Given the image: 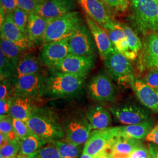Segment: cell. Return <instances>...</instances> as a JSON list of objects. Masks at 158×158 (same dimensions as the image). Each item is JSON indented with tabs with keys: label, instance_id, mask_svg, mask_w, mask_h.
Masks as SVG:
<instances>
[{
	"label": "cell",
	"instance_id": "d6986e66",
	"mask_svg": "<svg viewBox=\"0 0 158 158\" xmlns=\"http://www.w3.org/2000/svg\"><path fill=\"white\" fill-rule=\"evenodd\" d=\"M85 117L93 130L107 128L111 124V117L110 111L101 105L90 106L85 111Z\"/></svg>",
	"mask_w": 158,
	"mask_h": 158
},
{
	"label": "cell",
	"instance_id": "74e56055",
	"mask_svg": "<svg viewBox=\"0 0 158 158\" xmlns=\"http://www.w3.org/2000/svg\"><path fill=\"white\" fill-rule=\"evenodd\" d=\"M17 8L31 14L36 12L40 4L36 0H17Z\"/></svg>",
	"mask_w": 158,
	"mask_h": 158
},
{
	"label": "cell",
	"instance_id": "f546056e",
	"mask_svg": "<svg viewBox=\"0 0 158 158\" xmlns=\"http://www.w3.org/2000/svg\"><path fill=\"white\" fill-rule=\"evenodd\" d=\"M56 147L63 158H77L80 151L79 146L74 145L67 142L60 141L52 142Z\"/></svg>",
	"mask_w": 158,
	"mask_h": 158
},
{
	"label": "cell",
	"instance_id": "c3c4849f",
	"mask_svg": "<svg viewBox=\"0 0 158 158\" xmlns=\"http://www.w3.org/2000/svg\"><path fill=\"white\" fill-rule=\"evenodd\" d=\"M36 1L40 3V4H41L44 3V2H45L46 1H47V0H36Z\"/></svg>",
	"mask_w": 158,
	"mask_h": 158
},
{
	"label": "cell",
	"instance_id": "f907efd6",
	"mask_svg": "<svg viewBox=\"0 0 158 158\" xmlns=\"http://www.w3.org/2000/svg\"><path fill=\"white\" fill-rule=\"evenodd\" d=\"M20 156H21V155H20ZM22 156L23 158H27L26 157H25V156Z\"/></svg>",
	"mask_w": 158,
	"mask_h": 158
},
{
	"label": "cell",
	"instance_id": "52a82bcc",
	"mask_svg": "<svg viewBox=\"0 0 158 158\" xmlns=\"http://www.w3.org/2000/svg\"><path fill=\"white\" fill-rule=\"evenodd\" d=\"M46 77L42 74L26 75L17 79H9L14 96H22L32 100L44 96Z\"/></svg>",
	"mask_w": 158,
	"mask_h": 158
},
{
	"label": "cell",
	"instance_id": "484cf974",
	"mask_svg": "<svg viewBox=\"0 0 158 158\" xmlns=\"http://www.w3.org/2000/svg\"><path fill=\"white\" fill-rule=\"evenodd\" d=\"M144 40V61L147 68H158V32L145 36Z\"/></svg>",
	"mask_w": 158,
	"mask_h": 158
},
{
	"label": "cell",
	"instance_id": "e575fe53",
	"mask_svg": "<svg viewBox=\"0 0 158 158\" xmlns=\"http://www.w3.org/2000/svg\"><path fill=\"white\" fill-rule=\"evenodd\" d=\"M21 140L18 138L15 140L8 141L4 145L1 147V156L5 158H10L17 156L19 152Z\"/></svg>",
	"mask_w": 158,
	"mask_h": 158
},
{
	"label": "cell",
	"instance_id": "83f0119b",
	"mask_svg": "<svg viewBox=\"0 0 158 158\" xmlns=\"http://www.w3.org/2000/svg\"><path fill=\"white\" fill-rule=\"evenodd\" d=\"M47 142L33 134L21 141L19 155L27 157L40 149Z\"/></svg>",
	"mask_w": 158,
	"mask_h": 158
},
{
	"label": "cell",
	"instance_id": "f1b7e54d",
	"mask_svg": "<svg viewBox=\"0 0 158 158\" xmlns=\"http://www.w3.org/2000/svg\"><path fill=\"white\" fill-rule=\"evenodd\" d=\"M121 25L124 31L127 39L129 50L138 54L142 48V44L140 38L138 37L135 32L130 27L123 23H121Z\"/></svg>",
	"mask_w": 158,
	"mask_h": 158
},
{
	"label": "cell",
	"instance_id": "3957f363",
	"mask_svg": "<svg viewBox=\"0 0 158 158\" xmlns=\"http://www.w3.org/2000/svg\"><path fill=\"white\" fill-rule=\"evenodd\" d=\"M130 21L138 33L143 36L158 32V1L145 0L131 4Z\"/></svg>",
	"mask_w": 158,
	"mask_h": 158
},
{
	"label": "cell",
	"instance_id": "f35d334b",
	"mask_svg": "<svg viewBox=\"0 0 158 158\" xmlns=\"http://www.w3.org/2000/svg\"><path fill=\"white\" fill-rule=\"evenodd\" d=\"M143 81L155 90L158 89V68H152L147 73Z\"/></svg>",
	"mask_w": 158,
	"mask_h": 158
},
{
	"label": "cell",
	"instance_id": "d590c367",
	"mask_svg": "<svg viewBox=\"0 0 158 158\" xmlns=\"http://www.w3.org/2000/svg\"><path fill=\"white\" fill-rule=\"evenodd\" d=\"M13 124L17 136L21 141L34 134L25 121L13 118Z\"/></svg>",
	"mask_w": 158,
	"mask_h": 158
},
{
	"label": "cell",
	"instance_id": "8fae6325",
	"mask_svg": "<svg viewBox=\"0 0 158 158\" xmlns=\"http://www.w3.org/2000/svg\"><path fill=\"white\" fill-rule=\"evenodd\" d=\"M91 97L102 103L113 102L115 99V89L108 74L99 73L91 80L89 84Z\"/></svg>",
	"mask_w": 158,
	"mask_h": 158
},
{
	"label": "cell",
	"instance_id": "d4e9b609",
	"mask_svg": "<svg viewBox=\"0 0 158 158\" xmlns=\"http://www.w3.org/2000/svg\"><path fill=\"white\" fill-rule=\"evenodd\" d=\"M32 100L31 98L22 96H13L10 111L12 118L27 122L34 106Z\"/></svg>",
	"mask_w": 158,
	"mask_h": 158
},
{
	"label": "cell",
	"instance_id": "bcb514c9",
	"mask_svg": "<svg viewBox=\"0 0 158 158\" xmlns=\"http://www.w3.org/2000/svg\"><path fill=\"white\" fill-rule=\"evenodd\" d=\"M80 158H100V157H93V156H91L90 155H88V154H86L85 153H82V155L81 156Z\"/></svg>",
	"mask_w": 158,
	"mask_h": 158
},
{
	"label": "cell",
	"instance_id": "7c38bea8",
	"mask_svg": "<svg viewBox=\"0 0 158 158\" xmlns=\"http://www.w3.org/2000/svg\"><path fill=\"white\" fill-rule=\"evenodd\" d=\"M95 63V56H81L69 53L52 70L85 77L94 67Z\"/></svg>",
	"mask_w": 158,
	"mask_h": 158
},
{
	"label": "cell",
	"instance_id": "44dd1931",
	"mask_svg": "<svg viewBox=\"0 0 158 158\" xmlns=\"http://www.w3.org/2000/svg\"><path fill=\"white\" fill-rule=\"evenodd\" d=\"M102 28L107 32L114 49L122 54L130 51L127 39L121 23L113 19Z\"/></svg>",
	"mask_w": 158,
	"mask_h": 158
},
{
	"label": "cell",
	"instance_id": "2e32d148",
	"mask_svg": "<svg viewBox=\"0 0 158 158\" xmlns=\"http://www.w3.org/2000/svg\"><path fill=\"white\" fill-rule=\"evenodd\" d=\"M1 36L25 50L30 48L33 45L28 35L23 33L14 23L12 13L6 15L4 19L1 23Z\"/></svg>",
	"mask_w": 158,
	"mask_h": 158
},
{
	"label": "cell",
	"instance_id": "603a6c76",
	"mask_svg": "<svg viewBox=\"0 0 158 158\" xmlns=\"http://www.w3.org/2000/svg\"><path fill=\"white\" fill-rule=\"evenodd\" d=\"M42 65L40 59L31 53H25L18 63L12 79L26 75L42 74ZM11 79V78H10Z\"/></svg>",
	"mask_w": 158,
	"mask_h": 158
},
{
	"label": "cell",
	"instance_id": "8992f818",
	"mask_svg": "<svg viewBox=\"0 0 158 158\" xmlns=\"http://www.w3.org/2000/svg\"><path fill=\"white\" fill-rule=\"evenodd\" d=\"M103 61L108 74L118 84H131L135 79L131 60L115 49Z\"/></svg>",
	"mask_w": 158,
	"mask_h": 158
},
{
	"label": "cell",
	"instance_id": "30bf717a",
	"mask_svg": "<svg viewBox=\"0 0 158 158\" xmlns=\"http://www.w3.org/2000/svg\"><path fill=\"white\" fill-rule=\"evenodd\" d=\"M70 54L81 56H95L96 42L86 23H83L69 40Z\"/></svg>",
	"mask_w": 158,
	"mask_h": 158
},
{
	"label": "cell",
	"instance_id": "f6af8a7d",
	"mask_svg": "<svg viewBox=\"0 0 158 158\" xmlns=\"http://www.w3.org/2000/svg\"><path fill=\"white\" fill-rule=\"evenodd\" d=\"M148 149L153 158H158V145L150 143L148 145Z\"/></svg>",
	"mask_w": 158,
	"mask_h": 158
},
{
	"label": "cell",
	"instance_id": "7a4b0ae2",
	"mask_svg": "<svg viewBox=\"0 0 158 158\" xmlns=\"http://www.w3.org/2000/svg\"><path fill=\"white\" fill-rule=\"evenodd\" d=\"M85 76L53 71L46 79L44 96L52 98L73 97L81 90Z\"/></svg>",
	"mask_w": 158,
	"mask_h": 158
},
{
	"label": "cell",
	"instance_id": "4316f807",
	"mask_svg": "<svg viewBox=\"0 0 158 158\" xmlns=\"http://www.w3.org/2000/svg\"><path fill=\"white\" fill-rule=\"evenodd\" d=\"M1 49L4 52L6 58L16 67L18 63L26 50L17 46L13 42L1 36Z\"/></svg>",
	"mask_w": 158,
	"mask_h": 158
},
{
	"label": "cell",
	"instance_id": "816d5d0a",
	"mask_svg": "<svg viewBox=\"0 0 158 158\" xmlns=\"http://www.w3.org/2000/svg\"><path fill=\"white\" fill-rule=\"evenodd\" d=\"M156 92H157V93H158V89H157V90H156Z\"/></svg>",
	"mask_w": 158,
	"mask_h": 158
},
{
	"label": "cell",
	"instance_id": "ee69618b",
	"mask_svg": "<svg viewBox=\"0 0 158 158\" xmlns=\"http://www.w3.org/2000/svg\"><path fill=\"white\" fill-rule=\"evenodd\" d=\"M147 141L158 145V124L153 127L145 138Z\"/></svg>",
	"mask_w": 158,
	"mask_h": 158
},
{
	"label": "cell",
	"instance_id": "7402d4cb",
	"mask_svg": "<svg viewBox=\"0 0 158 158\" xmlns=\"http://www.w3.org/2000/svg\"><path fill=\"white\" fill-rule=\"evenodd\" d=\"M154 123L149 118L138 124L126 125L121 127H116L117 136H122L130 138L141 140L147 137L152 130Z\"/></svg>",
	"mask_w": 158,
	"mask_h": 158
},
{
	"label": "cell",
	"instance_id": "cb8c5ba5",
	"mask_svg": "<svg viewBox=\"0 0 158 158\" xmlns=\"http://www.w3.org/2000/svg\"><path fill=\"white\" fill-rule=\"evenodd\" d=\"M142 146L140 140L118 136L113 145L112 158H128L136 149Z\"/></svg>",
	"mask_w": 158,
	"mask_h": 158
},
{
	"label": "cell",
	"instance_id": "836d02e7",
	"mask_svg": "<svg viewBox=\"0 0 158 158\" xmlns=\"http://www.w3.org/2000/svg\"><path fill=\"white\" fill-rule=\"evenodd\" d=\"M14 23L21 31L27 35L29 14L23 10L17 8L12 12Z\"/></svg>",
	"mask_w": 158,
	"mask_h": 158
},
{
	"label": "cell",
	"instance_id": "7dc6e473",
	"mask_svg": "<svg viewBox=\"0 0 158 158\" xmlns=\"http://www.w3.org/2000/svg\"><path fill=\"white\" fill-rule=\"evenodd\" d=\"M145 1V0H131V4H137V3H138V2H141V1ZM153 1H158V0H153Z\"/></svg>",
	"mask_w": 158,
	"mask_h": 158
},
{
	"label": "cell",
	"instance_id": "d6a6232c",
	"mask_svg": "<svg viewBox=\"0 0 158 158\" xmlns=\"http://www.w3.org/2000/svg\"><path fill=\"white\" fill-rule=\"evenodd\" d=\"M16 67L6 56L0 49V75L1 81L12 77L15 74Z\"/></svg>",
	"mask_w": 158,
	"mask_h": 158
},
{
	"label": "cell",
	"instance_id": "1f68e13d",
	"mask_svg": "<svg viewBox=\"0 0 158 158\" xmlns=\"http://www.w3.org/2000/svg\"><path fill=\"white\" fill-rule=\"evenodd\" d=\"M0 117L1 133L4 134L10 141L15 140L19 138L14 129L13 118L11 116H2Z\"/></svg>",
	"mask_w": 158,
	"mask_h": 158
},
{
	"label": "cell",
	"instance_id": "5bb4252c",
	"mask_svg": "<svg viewBox=\"0 0 158 158\" xmlns=\"http://www.w3.org/2000/svg\"><path fill=\"white\" fill-rule=\"evenodd\" d=\"M85 14L103 28L113 21L112 11L102 0H76Z\"/></svg>",
	"mask_w": 158,
	"mask_h": 158
},
{
	"label": "cell",
	"instance_id": "8d00e7d4",
	"mask_svg": "<svg viewBox=\"0 0 158 158\" xmlns=\"http://www.w3.org/2000/svg\"><path fill=\"white\" fill-rule=\"evenodd\" d=\"M112 12H124L129 6V0H102Z\"/></svg>",
	"mask_w": 158,
	"mask_h": 158
},
{
	"label": "cell",
	"instance_id": "e0dca14e",
	"mask_svg": "<svg viewBox=\"0 0 158 158\" xmlns=\"http://www.w3.org/2000/svg\"><path fill=\"white\" fill-rule=\"evenodd\" d=\"M130 85L142 106L158 113V94L156 90L139 79H134Z\"/></svg>",
	"mask_w": 158,
	"mask_h": 158
},
{
	"label": "cell",
	"instance_id": "4dcf8cb0",
	"mask_svg": "<svg viewBox=\"0 0 158 158\" xmlns=\"http://www.w3.org/2000/svg\"><path fill=\"white\" fill-rule=\"evenodd\" d=\"M45 147H42L27 158H63L56 147L50 142Z\"/></svg>",
	"mask_w": 158,
	"mask_h": 158
},
{
	"label": "cell",
	"instance_id": "6da1fadb",
	"mask_svg": "<svg viewBox=\"0 0 158 158\" xmlns=\"http://www.w3.org/2000/svg\"><path fill=\"white\" fill-rule=\"evenodd\" d=\"M26 123L35 135L47 142L59 141L64 136V127L56 114L48 108L34 106Z\"/></svg>",
	"mask_w": 158,
	"mask_h": 158
},
{
	"label": "cell",
	"instance_id": "9c48e42d",
	"mask_svg": "<svg viewBox=\"0 0 158 158\" xmlns=\"http://www.w3.org/2000/svg\"><path fill=\"white\" fill-rule=\"evenodd\" d=\"M92 130L90 124L83 115H74L68 119L64 125L65 140L80 146L88 140Z\"/></svg>",
	"mask_w": 158,
	"mask_h": 158
},
{
	"label": "cell",
	"instance_id": "ac0fdd59",
	"mask_svg": "<svg viewBox=\"0 0 158 158\" xmlns=\"http://www.w3.org/2000/svg\"><path fill=\"white\" fill-rule=\"evenodd\" d=\"M85 23L96 42L100 56L102 59L104 60L114 49L113 44L107 32L101 26L86 15H85Z\"/></svg>",
	"mask_w": 158,
	"mask_h": 158
},
{
	"label": "cell",
	"instance_id": "60d3db41",
	"mask_svg": "<svg viewBox=\"0 0 158 158\" xmlns=\"http://www.w3.org/2000/svg\"><path fill=\"white\" fill-rule=\"evenodd\" d=\"M13 96H10L0 100V117L10 115Z\"/></svg>",
	"mask_w": 158,
	"mask_h": 158
},
{
	"label": "cell",
	"instance_id": "5b68a950",
	"mask_svg": "<svg viewBox=\"0 0 158 158\" xmlns=\"http://www.w3.org/2000/svg\"><path fill=\"white\" fill-rule=\"evenodd\" d=\"M115 127L91 131L83 152L93 157L112 158L113 147L117 137Z\"/></svg>",
	"mask_w": 158,
	"mask_h": 158
},
{
	"label": "cell",
	"instance_id": "277c9868",
	"mask_svg": "<svg viewBox=\"0 0 158 158\" xmlns=\"http://www.w3.org/2000/svg\"><path fill=\"white\" fill-rule=\"evenodd\" d=\"M83 23L81 15L76 11L51 19L44 39V44L70 38Z\"/></svg>",
	"mask_w": 158,
	"mask_h": 158
},
{
	"label": "cell",
	"instance_id": "4fadbf2b",
	"mask_svg": "<svg viewBox=\"0 0 158 158\" xmlns=\"http://www.w3.org/2000/svg\"><path fill=\"white\" fill-rule=\"evenodd\" d=\"M69 40H60L45 44L41 51V60L52 70L70 53Z\"/></svg>",
	"mask_w": 158,
	"mask_h": 158
},
{
	"label": "cell",
	"instance_id": "9a60e30c",
	"mask_svg": "<svg viewBox=\"0 0 158 158\" xmlns=\"http://www.w3.org/2000/svg\"><path fill=\"white\" fill-rule=\"evenodd\" d=\"M76 8L74 0H47L37 8L36 14L49 19H55Z\"/></svg>",
	"mask_w": 158,
	"mask_h": 158
},
{
	"label": "cell",
	"instance_id": "7bdbcfd3",
	"mask_svg": "<svg viewBox=\"0 0 158 158\" xmlns=\"http://www.w3.org/2000/svg\"><path fill=\"white\" fill-rule=\"evenodd\" d=\"M1 7L4 10L6 15L12 13L17 8V0H1Z\"/></svg>",
	"mask_w": 158,
	"mask_h": 158
},
{
	"label": "cell",
	"instance_id": "ffe728a7",
	"mask_svg": "<svg viewBox=\"0 0 158 158\" xmlns=\"http://www.w3.org/2000/svg\"><path fill=\"white\" fill-rule=\"evenodd\" d=\"M51 19L41 17L36 13L29 15L27 35L34 44L43 42L46 30Z\"/></svg>",
	"mask_w": 158,
	"mask_h": 158
},
{
	"label": "cell",
	"instance_id": "b9f144b4",
	"mask_svg": "<svg viewBox=\"0 0 158 158\" xmlns=\"http://www.w3.org/2000/svg\"><path fill=\"white\" fill-rule=\"evenodd\" d=\"M128 158H153L149 149L142 146L134 151Z\"/></svg>",
	"mask_w": 158,
	"mask_h": 158
},
{
	"label": "cell",
	"instance_id": "ab89813d",
	"mask_svg": "<svg viewBox=\"0 0 158 158\" xmlns=\"http://www.w3.org/2000/svg\"><path fill=\"white\" fill-rule=\"evenodd\" d=\"M13 96H14V89L9 81V79H6L1 81L0 100H2L6 97Z\"/></svg>",
	"mask_w": 158,
	"mask_h": 158
},
{
	"label": "cell",
	"instance_id": "681fc988",
	"mask_svg": "<svg viewBox=\"0 0 158 158\" xmlns=\"http://www.w3.org/2000/svg\"><path fill=\"white\" fill-rule=\"evenodd\" d=\"M23 158L21 156H20V155H17V156H14V157H12V158Z\"/></svg>",
	"mask_w": 158,
	"mask_h": 158
},
{
	"label": "cell",
	"instance_id": "ba28073f",
	"mask_svg": "<svg viewBox=\"0 0 158 158\" xmlns=\"http://www.w3.org/2000/svg\"><path fill=\"white\" fill-rule=\"evenodd\" d=\"M109 111L119 123L125 125L138 124L150 118L151 111L136 103L125 102L114 104Z\"/></svg>",
	"mask_w": 158,
	"mask_h": 158
}]
</instances>
